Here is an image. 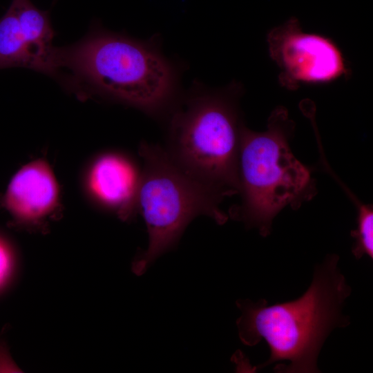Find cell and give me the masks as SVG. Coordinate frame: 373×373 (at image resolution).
Masks as SVG:
<instances>
[{
    "label": "cell",
    "mask_w": 373,
    "mask_h": 373,
    "mask_svg": "<svg viewBox=\"0 0 373 373\" xmlns=\"http://www.w3.org/2000/svg\"><path fill=\"white\" fill-rule=\"evenodd\" d=\"M267 42L269 56L280 70L278 81L288 90L330 84L350 75L337 44L325 35L304 31L295 17L270 30Z\"/></svg>",
    "instance_id": "cell-6"
},
{
    "label": "cell",
    "mask_w": 373,
    "mask_h": 373,
    "mask_svg": "<svg viewBox=\"0 0 373 373\" xmlns=\"http://www.w3.org/2000/svg\"><path fill=\"white\" fill-rule=\"evenodd\" d=\"M55 47L48 50L36 43L10 5L0 17V69L25 68L50 76Z\"/></svg>",
    "instance_id": "cell-9"
},
{
    "label": "cell",
    "mask_w": 373,
    "mask_h": 373,
    "mask_svg": "<svg viewBox=\"0 0 373 373\" xmlns=\"http://www.w3.org/2000/svg\"><path fill=\"white\" fill-rule=\"evenodd\" d=\"M58 185L50 166L42 160L21 168L12 179L5 197L8 209L23 220H35L56 206Z\"/></svg>",
    "instance_id": "cell-7"
},
{
    "label": "cell",
    "mask_w": 373,
    "mask_h": 373,
    "mask_svg": "<svg viewBox=\"0 0 373 373\" xmlns=\"http://www.w3.org/2000/svg\"><path fill=\"white\" fill-rule=\"evenodd\" d=\"M140 154L144 165L137 204L146 222L149 245L134 262L138 275L175 246L195 217L204 215L218 224L228 220L220 207L223 199L183 171L164 148L143 142Z\"/></svg>",
    "instance_id": "cell-5"
},
{
    "label": "cell",
    "mask_w": 373,
    "mask_h": 373,
    "mask_svg": "<svg viewBox=\"0 0 373 373\" xmlns=\"http://www.w3.org/2000/svg\"><path fill=\"white\" fill-rule=\"evenodd\" d=\"M338 261V255L327 254L316 266L307 290L296 300L272 305L262 298L256 303L236 301L241 312L236 324L242 343L254 346L264 339L270 350V357L258 369L287 361L276 372H319L318 357L327 336L335 328L350 324L343 308L352 289Z\"/></svg>",
    "instance_id": "cell-2"
},
{
    "label": "cell",
    "mask_w": 373,
    "mask_h": 373,
    "mask_svg": "<svg viewBox=\"0 0 373 373\" xmlns=\"http://www.w3.org/2000/svg\"><path fill=\"white\" fill-rule=\"evenodd\" d=\"M295 129L284 106H277L267 119V129L254 131L243 124L239 150L240 205L231 218L258 229L267 237L274 218L287 206L298 209L316 193L309 168L292 153L289 140Z\"/></svg>",
    "instance_id": "cell-3"
},
{
    "label": "cell",
    "mask_w": 373,
    "mask_h": 373,
    "mask_svg": "<svg viewBox=\"0 0 373 373\" xmlns=\"http://www.w3.org/2000/svg\"><path fill=\"white\" fill-rule=\"evenodd\" d=\"M239 91L231 85L195 93L173 106L164 148L183 171L222 199L239 193Z\"/></svg>",
    "instance_id": "cell-4"
},
{
    "label": "cell",
    "mask_w": 373,
    "mask_h": 373,
    "mask_svg": "<svg viewBox=\"0 0 373 373\" xmlns=\"http://www.w3.org/2000/svg\"><path fill=\"white\" fill-rule=\"evenodd\" d=\"M357 208L356 229L351 231L354 240L352 253L356 259L368 256L373 259V207L372 204L361 203Z\"/></svg>",
    "instance_id": "cell-10"
},
{
    "label": "cell",
    "mask_w": 373,
    "mask_h": 373,
    "mask_svg": "<svg viewBox=\"0 0 373 373\" xmlns=\"http://www.w3.org/2000/svg\"><path fill=\"white\" fill-rule=\"evenodd\" d=\"M140 173L126 158L117 154L100 157L91 168L88 184L103 204L123 211L126 216L137 204Z\"/></svg>",
    "instance_id": "cell-8"
},
{
    "label": "cell",
    "mask_w": 373,
    "mask_h": 373,
    "mask_svg": "<svg viewBox=\"0 0 373 373\" xmlns=\"http://www.w3.org/2000/svg\"><path fill=\"white\" fill-rule=\"evenodd\" d=\"M12 267V257L8 246L0 239V287L8 280Z\"/></svg>",
    "instance_id": "cell-11"
},
{
    "label": "cell",
    "mask_w": 373,
    "mask_h": 373,
    "mask_svg": "<svg viewBox=\"0 0 373 373\" xmlns=\"http://www.w3.org/2000/svg\"><path fill=\"white\" fill-rule=\"evenodd\" d=\"M50 77L79 97L103 96L151 115L172 107L177 83L173 64L152 42L97 21L80 40L55 47Z\"/></svg>",
    "instance_id": "cell-1"
}]
</instances>
